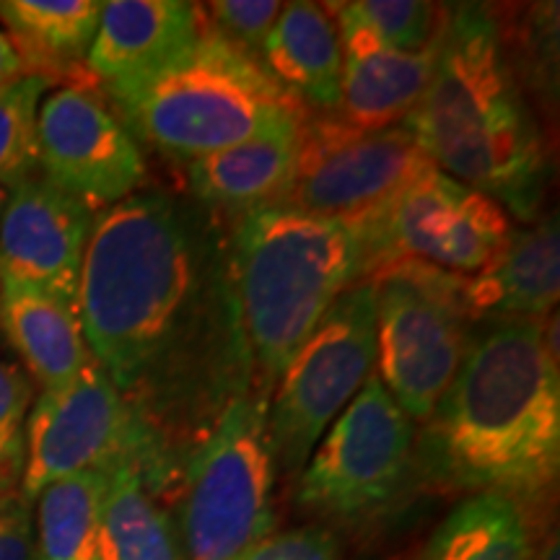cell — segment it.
Instances as JSON below:
<instances>
[{
    "label": "cell",
    "instance_id": "cell-1",
    "mask_svg": "<svg viewBox=\"0 0 560 560\" xmlns=\"http://www.w3.org/2000/svg\"><path fill=\"white\" fill-rule=\"evenodd\" d=\"M556 319L499 322L465 361L416 441L433 486L499 493L540 520L560 472Z\"/></svg>",
    "mask_w": 560,
    "mask_h": 560
},
{
    "label": "cell",
    "instance_id": "cell-2",
    "mask_svg": "<svg viewBox=\"0 0 560 560\" xmlns=\"http://www.w3.org/2000/svg\"><path fill=\"white\" fill-rule=\"evenodd\" d=\"M200 283L198 234L170 195H130L96 213L75 310L91 359L128 400L190 330Z\"/></svg>",
    "mask_w": 560,
    "mask_h": 560
},
{
    "label": "cell",
    "instance_id": "cell-3",
    "mask_svg": "<svg viewBox=\"0 0 560 560\" xmlns=\"http://www.w3.org/2000/svg\"><path fill=\"white\" fill-rule=\"evenodd\" d=\"M402 128L439 172L511 219L537 221L548 182L542 136L486 5L450 9L433 79Z\"/></svg>",
    "mask_w": 560,
    "mask_h": 560
},
{
    "label": "cell",
    "instance_id": "cell-4",
    "mask_svg": "<svg viewBox=\"0 0 560 560\" xmlns=\"http://www.w3.org/2000/svg\"><path fill=\"white\" fill-rule=\"evenodd\" d=\"M231 280L244 348L270 392L335 299L366 280V255L353 223L265 206L240 215Z\"/></svg>",
    "mask_w": 560,
    "mask_h": 560
},
{
    "label": "cell",
    "instance_id": "cell-5",
    "mask_svg": "<svg viewBox=\"0 0 560 560\" xmlns=\"http://www.w3.org/2000/svg\"><path fill=\"white\" fill-rule=\"evenodd\" d=\"M102 89L136 143L187 164L262 132L293 128L310 115L260 60L231 45L208 21L200 37L164 66Z\"/></svg>",
    "mask_w": 560,
    "mask_h": 560
},
{
    "label": "cell",
    "instance_id": "cell-6",
    "mask_svg": "<svg viewBox=\"0 0 560 560\" xmlns=\"http://www.w3.org/2000/svg\"><path fill=\"white\" fill-rule=\"evenodd\" d=\"M270 392L240 389L187 459L177 537L185 560H236L276 529Z\"/></svg>",
    "mask_w": 560,
    "mask_h": 560
},
{
    "label": "cell",
    "instance_id": "cell-7",
    "mask_svg": "<svg viewBox=\"0 0 560 560\" xmlns=\"http://www.w3.org/2000/svg\"><path fill=\"white\" fill-rule=\"evenodd\" d=\"M366 280L376 299V376L412 423H425L470 348L462 276L395 260Z\"/></svg>",
    "mask_w": 560,
    "mask_h": 560
},
{
    "label": "cell",
    "instance_id": "cell-8",
    "mask_svg": "<svg viewBox=\"0 0 560 560\" xmlns=\"http://www.w3.org/2000/svg\"><path fill=\"white\" fill-rule=\"evenodd\" d=\"M416 470V423L376 371L301 467L296 503L322 527H361L395 506Z\"/></svg>",
    "mask_w": 560,
    "mask_h": 560
},
{
    "label": "cell",
    "instance_id": "cell-9",
    "mask_svg": "<svg viewBox=\"0 0 560 560\" xmlns=\"http://www.w3.org/2000/svg\"><path fill=\"white\" fill-rule=\"evenodd\" d=\"M376 363V299L371 280L342 291L283 374L268 408L278 472L296 475L332 420L359 395Z\"/></svg>",
    "mask_w": 560,
    "mask_h": 560
},
{
    "label": "cell",
    "instance_id": "cell-10",
    "mask_svg": "<svg viewBox=\"0 0 560 560\" xmlns=\"http://www.w3.org/2000/svg\"><path fill=\"white\" fill-rule=\"evenodd\" d=\"M143 459L153 488L164 478L156 433L136 402L94 361L58 389H45L26 418L21 493L37 499L50 482Z\"/></svg>",
    "mask_w": 560,
    "mask_h": 560
},
{
    "label": "cell",
    "instance_id": "cell-11",
    "mask_svg": "<svg viewBox=\"0 0 560 560\" xmlns=\"http://www.w3.org/2000/svg\"><path fill=\"white\" fill-rule=\"evenodd\" d=\"M353 226L363 242L366 278L395 260L472 276L506 247L514 231L499 202L436 166Z\"/></svg>",
    "mask_w": 560,
    "mask_h": 560
},
{
    "label": "cell",
    "instance_id": "cell-12",
    "mask_svg": "<svg viewBox=\"0 0 560 560\" xmlns=\"http://www.w3.org/2000/svg\"><path fill=\"white\" fill-rule=\"evenodd\" d=\"M410 132L397 125L361 130L340 115H306L280 206L359 223L431 170Z\"/></svg>",
    "mask_w": 560,
    "mask_h": 560
},
{
    "label": "cell",
    "instance_id": "cell-13",
    "mask_svg": "<svg viewBox=\"0 0 560 560\" xmlns=\"http://www.w3.org/2000/svg\"><path fill=\"white\" fill-rule=\"evenodd\" d=\"M37 166L50 185L100 213L143 185L145 159L102 94L70 83L37 115Z\"/></svg>",
    "mask_w": 560,
    "mask_h": 560
},
{
    "label": "cell",
    "instance_id": "cell-14",
    "mask_svg": "<svg viewBox=\"0 0 560 560\" xmlns=\"http://www.w3.org/2000/svg\"><path fill=\"white\" fill-rule=\"evenodd\" d=\"M96 210L45 177L13 187L0 215V276L39 285L75 304Z\"/></svg>",
    "mask_w": 560,
    "mask_h": 560
},
{
    "label": "cell",
    "instance_id": "cell-15",
    "mask_svg": "<svg viewBox=\"0 0 560 560\" xmlns=\"http://www.w3.org/2000/svg\"><path fill=\"white\" fill-rule=\"evenodd\" d=\"M327 11L338 24L342 45L340 107L335 115L361 130L402 125L433 79L441 37L420 52H400L371 37L340 3H327Z\"/></svg>",
    "mask_w": 560,
    "mask_h": 560
},
{
    "label": "cell",
    "instance_id": "cell-16",
    "mask_svg": "<svg viewBox=\"0 0 560 560\" xmlns=\"http://www.w3.org/2000/svg\"><path fill=\"white\" fill-rule=\"evenodd\" d=\"M560 293V234L556 215L511 231L506 247L486 268L462 276L470 319L545 322Z\"/></svg>",
    "mask_w": 560,
    "mask_h": 560
},
{
    "label": "cell",
    "instance_id": "cell-17",
    "mask_svg": "<svg viewBox=\"0 0 560 560\" xmlns=\"http://www.w3.org/2000/svg\"><path fill=\"white\" fill-rule=\"evenodd\" d=\"M202 26V5L185 0H109L102 3L83 70L102 86L136 79L190 47Z\"/></svg>",
    "mask_w": 560,
    "mask_h": 560
},
{
    "label": "cell",
    "instance_id": "cell-18",
    "mask_svg": "<svg viewBox=\"0 0 560 560\" xmlns=\"http://www.w3.org/2000/svg\"><path fill=\"white\" fill-rule=\"evenodd\" d=\"M0 327L45 389L73 382L94 361L75 304L39 285L0 276Z\"/></svg>",
    "mask_w": 560,
    "mask_h": 560
},
{
    "label": "cell",
    "instance_id": "cell-19",
    "mask_svg": "<svg viewBox=\"0 0 560 560\" xmlns=\"http://www.w3.org/2000/svg\"><path fill=\"white\" fill-rule=\"evenodd\" d=\"M262 68L306 109L338 112L342 45L332 13L322 3H283L262 47Z\"/></svg>",
    "mask_w": 560,
    "mask_h": 560
},
{
    "label": "cell",
    "instance_id": "cell-20",
    "mask_svg": "<svg viewBox=\"0 0 560 560\" xmlns=\"http://www.w3.org/2000/svg\"><path fill=\"white\" fill-rule=\"evenodd\" d=\"M299 128H278L187 164V185L208 206L244 215L280 206L289 190Z\"/></svg>",
    "mask_w": 560,
    "mask_h": 560
},
{
    "label": "cell",
    "instance_id": "cell-21",
    "mask_svg": "<svg viewBox=\"0 0 560 560\" xmlns=\"http://www.w3.org/2000/svg\"><path fill=\"white\" fill-rule=\"evenodd\" d=\"M100 16V0H0V21L24 75L50 83L83 68Z\"/></svg>",
    "mask_w": 560,
    "mask_h": 560
},
{
    "label": "cell",
    "instance_id": "cell-22",
    "mask_svg": "<svg viewBox=\"0 0 560 560\" xmlns=\"http://www.w3.org/2000/svg\"><path fill=\"white\" fill-rule=\"evenodd\" d=\"M143 467V459H125L112 470L96 560H185L174 516L161 506Z\"/></svg>",
    "mask_w": 560,
    "mask_h": 560
},
{
    "label": "cell",
    "instance_id": "cell-23",
    "mask_svg": "<svg viewBox=\"0 0 560 560\" xmlns=\"http://www.w3.org/2000/svg\"><path fill=\"white\" fill-rule=\"evenodd\" d=\"M537 522L499 493L462 499L431 532L418 560H535Z\"/></svg>",
    "mask_w": 560,
    "mask_h": 560
},
{
    "label": "cell",
    "instance_id": "cell-24",
    "mask_svg": "<svg viewBox=\"0 0 560 560\" xmlns=\"http://www.w3.org/2000/svg\"><path fill=\"white\" fill-rule=\"evenodd\" d=\"M112 470L115 467L68 475L50 482L34 499V560H96Z\"/></svg>",
    "mask_w": 560,
    "mask_h": 560
},
{
    "label": "cell",
    "instance_id": "cell-25",
    "mask_svg": "<svg viewBox=\"0 0 560 560\" xmlns=\"http://www.w3.org/2000/svg\"><path fill=\"white\" fill-rule=\"evenodd\" d=\"M50 86L42 75H19L0 86V190H13L39 170L37 115Z\"/></svg>",
    "mask_w": 560,
    "mask_h": 560
},
{
    "label": "cell",
    "instance_id": "cell-26",
    "mask_svg": "<svg viewBox=\"0 0 560 560\" xmlns=\"http://www.w3.org/2000/svg\"><path fill=\"white\" fill-rule=\"evenodd\" d=\"M376 42L400 52H420L444 34L450 9L423 0H355L340 3Z\"/></svg>",
    "mask_w": 560,
    "mask_h": 560
},
{
    "label": "cell",
    "instance_id": "cell-27",
    "mask_svg": "<svg viewBox=\"0 0 560 560\" xmlns=\"http://www.w3.org/2000/svg\"><path fill=\"white\" fill-rule=\"evenodd\" d=\"M30 410V380L16 366L0 361V488H21Z\"/></svg>",
    "mask_w": 560,
    "mask_h": 560
},
{
    "label": "cell",
    "instance_id": "cell-28",
    "mask_svg": "<svg viewBox=\"0 0 560 560\" xmlns=\"http://www.w3.org/2000/svg\"><path fill=\"white\" fill-rule=\"evenodd\" d=\"M280 11L283 3L278 0H219L202 5L208 26L257 60L262 58L265 39L276 26Z\"/></svg>",
    "mask_w": 560,
    "mask_h": 560
},
{
    "label": "cell",
    "instance_id": "cell-29",
    "mask_svg": "<svg viewBox=\"0 0 560 560\" xmlns=\"http://www.w3.org/2000/svg\"><path fill=\"white\" fill-rule=\"evenodd\" d=\"M236 560H342L340 542L322 524L272 529Z\"/></svg>",
    "mask_w": 560,
    "mask_h": 560
},
{
    "label": "cell",
    "instance_id": "cell-30",
    "mask_svg": "<svg viewBox=\"0 0 560 560\" xmlns=\"http://www.w3.org/2000/svg\"><path fill=\"white\" fill-rule=\"evenodd\" d=\"M34 501L21 488H0V560H34Z\"/></svg>",
    "mask_w": 560,
    "mask_h": 560
},
{
    "label": "cell",
    "instance_id": "cell-31",
    "mask_svg": "<svg viewBox=\"0 0 560 560\" xmlns=\"http://www.w3.org/2000/svg\"><path fill=\"white\" fill-rule=\"evenodd\" d=\"M19 75H24V68H21L19 55H16V50H13L9 37L0 32V86L16 81Z\"/></svg>",
    "mask_w": 560,
    "mask_h": 560
},
{
    "label": "cell",
    "instance_id": "cell-32",
    "mask_svg": "<svg viewBox=\"0 0 560 560\" xmlns=\"http://www.w3.org/2000/svg\"><path fill=\"white\" fill-rule=\"evenodd\" d=\"M535 560H560L558 535H556V532H552V535H545L542 537V545H540V550H537Z\"/></svg>",
    "mask_w": 560,
    "mask_h": 560
},
{
    "label": "cell",
    "instance_id": "cell-33",
    "mask_svg": "<svg viewBox=\"0 0 560 560\" xmlns=\"http://www.w3.org/2000/svg\"><path fill=\"white\" fill-rule=\"evenodd\" d=\"M5 202H9V192H5V190H0V215H3V208H5Z\"/></svg>",
    "mask_w": 560,
    "mask_h": 560
}]
</instances>
